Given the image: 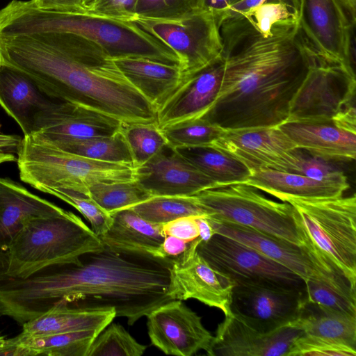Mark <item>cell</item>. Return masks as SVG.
Instances as JSON below:
<instances>
[{"label":"cell","instance_id":"50","mask_svg":"<svg viewBox=\"0 0 356 356\" xmlns=\"http://www.w3.org/2000/svg\"><path fill=\"white\" fill-rule=\"evenodd\" d=\"M23 349L0 334V355L24 356Z\"/></svg>","mask_w":356,"mask_h":356},{"label":"cell","instance_id":"22","mask_svg":"<svg viewBox=\"0 0 356 356\" xmlns=\"http://www.w3.org/2000/svg\"><path fill=\"white\" fill-rule=\"evenodd\" d=\"M65 211L19 183L0 177V278L9 246L25 223L33 218L58 215Z\"/></svg>","mask_w":356,"mask_h":356},{"label":"cell","instance_id":"16","mask_svg":"<svg viewBox=\"0 0 356 356\" xmlns=\"http://www.w3.org/2000/svg\"><path fill=\"white\" fill-rule=\"evenodd\" d=\"M197 238L186 250L173 258L168 294L172 300L190 298L221 310L225 316L232 313L231 302L234 286L227 276L219 273L197 252Z\"/></svg>","mask_w":356,"mask_h":356},{"label":"cell","instance_id":"2","mask_svg":"<svg viewBox=\"0 0 356 356\" xmlns=\"http://www.w3.org/2000/svg\"><path fill=\"white\" fill-rule=\"evenodd\" d=\"M80 260L53 273L0 281V315L23 325L58 302H81L78 307L113 308L131 325L172 300V258L104 245Z\"/></svg>","mask_w":356,"mask_h":356},{"label":"cell","instance_id":"15","mask_svg":"<svg viewBox=\"0 0 356 356\" xmlns=\"http://www.w3.org/2000/svg\"><path fill=\"white\" fill-rule=\"evenodd\" d=\"M0 106L17 123L24 136H32L76 105L49 96L25 73L1 64Z\"/></svg>","mask_w":356,"mask_h":356},{"label":"cell","instance_id":"41","mask_svg":"<svg viewBox=\"0 0 356 356\" xmlns=\"http://www.w3.org/2000/svg\"><path fill=\"white\" fill-rule=\"evenodd\" d=\"M356 350L303 332L293 342L287 356H355Z\"/></svg>","mask_w":356,"mask_h":356},{"label":"cell","instance_id":"4","mask_svg":"<svg viewBox=\"0 0 356 356\" xmlns=\"http://www.w3.org/2000/svg\"><path fill=\"white\" fill-rule=\"evenodd\" d=\"M70 33L89 39L112 58H139L178 65L173 51L133 21L95 14L86 8L54 11L31 0H12L0 9V38Z\"/></svg>","mask_w":356,"mask_h":356},{"label":"cell","instance_id":"38","mask_svg":"<svg viewBox=\"0 0 356 356\" xmlns=\"http://www.w3.org/2000/svg\"><path fill=\"white\" fill-rule=\"evenodd\" d=\"M39 191L54 195L75 208L88 220L90 228L99 236L111 225L112 216L86 194L60 187H44Z\"/></svg>","mask_w":356,"mask_h":356},{"label":"cell","instance_id":"53","mask_svg":"<svg viewBox=\"0 0 356 356\" xmlns=\"http://www.w3.org/2000/svg\"><path fill=\"white\" fill-rule=\"evenodd\" d=\"M204 8L214 13L220 19L224 11L231 5V0H204Z\"/></svg>","mask_w":356,"mask_h":356},{"label":"cell","instance_id":"31","mask_svg":"<svg viewBox=\"0 0 356 356\" xmlns=\"http://www.w3.org/2000/svg\"><path fill=\"white\" fill-rule=\"evenodd\" d=\"M99 334L92 330L42 336L19 334L11 340L15 345L25 349L27 356H88L89 349Z\"/></svg>","mask_w":356,"mask_h":356},{"label":"cell","instance_id":"33","mask_svg":"<svg viewBox=\"0 0 356 356\" xmlns=\"http://www.w3.org/2000/svg\"><path fill=\"white\" fill-rule=\"evenodd\" d=\"M130 209L143 219L160 225L185 216H207L193 196H152Z\"/></svg>","mask_w":356,"mask_h":356},{"label":"cell","instance_id":"54","mask_svg":"<svg viewBox=\"0 0 356 356\" xmlns=\"http://www.w3.org/2000/svg\"><path fill=\"white\" fill-rule=\"evenodd\" d=\"M350 19L355 24L356 23V0H341Z\"/></svg>","mask_w":356,"mask_h":356},{"label":"cell","instance_id":"19","mask_svg":"<svg viewBox=\"0 0 356 356\" xmlns=\"http://www.w3.org/2000/svg\"><path fill=\"white\" fill-rule=\"evenodd\" d=\"M134 181L152 196H193L219 186L169 144L134 168Z\"/></svg>","mask_w":356,"mask_h":356},{"label":"cell","instance_id":"6","mask_svg":"<svg viewBox=\"0 0 356 356\" xmlns=\"http://www.w3.org/2000/svg\"><path fill=\"white\" fill-rule=\"evenodd\" d=\"M16 152L20 179L38 191L60 187L88 195L95 184L134 180L129 165L83 157L33 136H24Z\"/></svg>","mask_w":356,"mask_h":356},{"label":"cell","instance_id":"26","mask_svg":"<svg viewBox=\"0 0 356 356\" xmlns=\"http://www.w3.org/2000/svg\"><path fill=\"white\" fill-rule=\"evenodd\" d=\"M111 215L113 218L111 225L99 236L104 245L163 258L161 247L166 236L163 225L143 219L130 208Z\"/></svg>","mask_w":356,"mask_h":356},{"label":"cell","instance_id":"8","mask_svg":"<svg viewBox=\"0 0 356 356\" xmlns=\"http://www.w3.org/2000/svg\"><path fill=\"white\" fill-rule=\"evenodd\" d=\"M193 196L213 222L240 225L298 245L305 244L292 206L270 200L253 186H216Z\"/></svg>","mask_w":356,"mask_h":356},{"label":"cell","instance_id":"58","mask_svg":"<svg viewBox=\"0 0 356 356\" xmlns=\"http://www.w3.org/2000/svg\"><path fill=\"white\" fill-rule=\"evenodd\" d=\"M1 57H0V66H1Z\"/></svg>","mask_w":356,"mask_h":356},{"label":"cell","instance_id":"29","mask_svg":"<svg viewBox=\"0 0 356 356\" xmlns=\"http://www.w3.org/2000/svg\"><path fill=\"white\" fill-rule=\"evenodd\" d=\"M289 326L305 334L356 350V316L322 308L305 301L298 318Z\"/></svg>","mask_w":356,"mask_h":356},{"label":"cell","instance_id":"47","mask_svg":"<svg viewBox=\"0 0 356 356\" xmlns=\"http://www.w3.org/2000/svg\"><path fill=\"white\" fill-rule=\"evenodd\" d=\"M333 124L343 130L356 134L355 104L349 105L332 118Z\"/></svg>","mask_w":356,"mask_h":356},{"label":"cell","instance_id":"21","mask_svg":"<svg viewBox=\"0 0 356 356\" xmlns=\"http://www.w3.org/2000/svg\"><path fill=\"white\" fill-rule=\"evenodd\" d=\"M222 74L221 56L209 65L184 79L157 108L159 129L204 117L218 95Z\"/></svg>","mask_w":356,"mask_h":356},{"label":"cell","instance_id":"12","mask_svg":"<svg viewBox=\"0 0 356 356\" xmlns=\"http://www.w3.org/2000/svg\"><path fill=\"white\" fill-rule=\"evenodd\" d=\"M197 252L234 284L270 285L303 290L300 277L254 248L229 236L214 234L200 241Z\"/></svg>","mask_w":356,"mask_h":356},{"label":"cell","instance_id":"42","mask_svg":"<svg viewBox=\"0 0 356 356\" xmlns=\"http://www.w3.org/2000/svg\"><path fill=\"white\" fill-rule=\"evenodd\" d=\"M251 16L255 26L265 35L270 33L274 24L289 18H295L289 6L282 1L264 2L243 13Z\"/></svg>","mask_w":356,"mask_h":356},{"label":"cell","instance_id":"37","mask_svg":"<svg viewBox=\"0 0 356 356\" xmlns=\"http://www.w3.org/2000/svg\"><path fill=\"white\" fill-rule=\"evenodd\" d=\"M146 348L123 326L111 323L94 339L88 356H140Z\"/></svg>","mask_w":356,"mask_h":356},{"label":"cell","instance_id":"34","mask_svg":"<svg viewBox=\"0 0 356 356\" xmlns=\"http://www.w3.org/2000/svg\"><path fill=\"white\" fill-rule=\"evenodd\" d=\"M88 195L110 214L152 197L134 180L97 183L89 187Z\"/></svg>","mask_w":356,"mask_h":356},{"label":"cell","instance_id":"3","mask_svg":"<svg viewBox=\"0 0 356 356\" xmlns=\"http://www.w3.org/2000/svg\"><path fill=\"white\" fill-rule=\"evenodd\" d=\"M1 64L28 75L49 96L123 124H157V111L95 42L70 33L0 38Z\"/></svg>","mask_w":356,"mask_h":356},{"label":"cell","instance_id":"52","mask_svg":"<svg viewBox=\"0 0 356 356\" xmlns=\"http://www.w3.org/2000/svg\"><path fill=\"white\" fill-rule=\"evenodd\" d=\"M22 138L17 135L0 134V152H17Z\"/></svg>","mask_w":356,"mask_h":356},{"label":"cell","instance_id":"17","mask_svg":"<svg viewBox=\"0 0 356 356\" xmlns=\"http://www.w3.org/2000/svg\"><path fill=\"white\" fill-rule=\"evenodd\" d=\"M304 290L270 285L235 284L231 312L261 332L290 325L305 304Z\"/></svg>","mask_w":356,"mask_h":356},{"label":"cell","instance_id":"51","mask_svg":"<svg viewBox=\"0 0 356 356\" xmlns=\"http://www.w3.org/2000/svg\"><path fill=\"white\" fill-rule=\"evenodd\" d=\"M195 220L199 229V238L201 241H207L216 234L210 220L206 216H197Z\"/></svg>","mask_w":356,"mask_h":356},{"label":"cell","instance_id":"20","mask_svg":"<svg viewBox=\"0 0 356 356\" xmlns=\"http://www.w3.org/2000/svg\"><path fill=\"white\" fill-rule=\"evenodd\" d=\"M302 331L285 326L270 332L252 327L237 315L225 316L213 336L210 356H287Z\"/></svg>","mask_w":356,"mask_h":356},{"label":"cell","instance_id":"5","mask_svg":"<svg viewBox=\"0 0 356 356\" xmlns=\"http://www.w3.org/2000/svg\"><path fill=\"white\" fill-rule=\"evenodd\" d=\"M104 248L99 236L71 211L33 218L11 242L2 276L26 279L48 267L78 265L82 255Z\"/></svg>","mask_w":356,"mask_h":356},{"label":"cell","instance_id":"10","mask_svg":"<svg viewBox=\"0 0 356 356\" xmlns=\"http://www.w3.org/2000/svg\"><path fill=\"white\" fill-rule=\"evenodd\" d=\"M285 3L316 57L354 71L355 24L341 0H273Z\"/></svg>","mask_w":356,"mask_h":356},{"label":"cell","instance_id":"25","mask_svg":"<svg viewBox=\"0 0 356 356\" xmlns=\"http://www.w3.org/2000/svg\"><path fill=\"white\" fill-rule=\"evenodd\" d=\"M245 184L275 197L282 202L289 198L323 199L343 195L348 182L318 181L307 176L270 169L252 172Z\"/></svg>","mask_w":356,"mask_h":356},{"label":"cell","instance_id":"44","mask_svg":"<svg viewBox=\"0 0 356 356\" xmlns=\"http://www.w3.org/2000/svg\"><path fill=\"white\" fill-rule=\"evenodd\" d=\"M137 1L138 0H95L86 9L109 18L133 21L136 17Z\"/></svg>","mask_w":356,"mask_h":356},{"label":"cell","instance_id":"28","mask_svg":"<svg viewBox=\"0 0 356 356\" xmlns=\"http://www.w3.org/2000/svg\"><path fill=\"white\" fill-rule=\"evenodd\" d=\"M122 124L115 118L76 106L58 121L32 136L51 143L82 140L113 134Z\"/></svg>","mask_w":356,"mask_h":356},{"label":"cell","instance_id":"57","mask_svg":"<svg viewBox=\"0 0 356 356\" xmlns=\"http://www.w3.org/2000/svg\"><path fill=\"white\" fill-rule=\"evenodd\" d=\"M238 1H239V0H231V4L235 3Z\"/></svg>","mask_w":356,"mask_h":356},{"label":"cell","instance_id":"18","mask_svg":"<svg viewBox=\"0 0 356 356\" xmlns=\"http://www.w3.org/2000/svg\"><path fill=\"white\" fill-rule=\"evenodd\" d=\"M146 316L151 343L165 354L191 356L200 350L209 353L213 336L182 300L168 301Z\"/></svg>","mask_w":356,"mask_h":356},{"label":"cell","instance_id":"56","mask_svg":"<svg viewBox=\"0 0 356 356\" xmlns=\"http://www.w3.org/2000/svg\"><path fill=\"white\" fill-rule=\"evenodd\" d=\"M95 0H83L85 8H88Z\"/></svg>","mask_w":356,"mask_h":356},{"label":"cell","instance_id":"48","mask_svg":"<svg viewBox=\"0 0 356 356\" xmlns=\"http://www.w3.org/2000/svg\"><path fill=\"white\" fill-rule=\"evenodd\" d=\"M188 243L177 237L168 235L161 247V257L163 258L177 257L186 250Z\"/></svg>","mask_w":356,"mask_h":356},{"label":"cell","instance_id":"55","mask_svg":"<svg viewBox=\"0 0 356 356\" xmlns=\"http://www.w3.org/2000/svg\"><path fill=\"white\" fill-rule=\"evenodd\" d=\"M16 157L10 152H0V164L6 162L15 161Z\"/></svg>","mask_w":356,"mask_h":356},{"label":"cell","instance_id":"27","mask_svg":"<svg viewBox=\"0 0 356 356\" xmlns=\"http://www.w3.org/2000/svg\"><path fill=\"white\" fill-rule=\"evenodd\" d=\"M113 60L128 81L156 111L183 81L178 65L139 58H117Z\"/></svg>","mask_w":356,"mask_h":356},{"label":"cell","instance_id":"45","mask_svg":"<svg viewBox=\"0 0 356 356\" xmlns=\"http://www.w3.org/2000/svg\"><path fill=\"white\" fill-rule=\"evenodd\" d=\"M196 217L193 216L181 217L163 224V232L166 236H174L190 243L199 237Z\"/></svg>","mask_w":356,"mask_h":356},{"label":"cell","instance_id":"49","mask_svg":"<svg viewBox=\"0 0 356 356\" xmlns=\"http://www.w3.org/2000/svg\"><path fill=\"white\" fill-rule=\"evenodd\" d=\"M266 1L267 0H239L232 3L222 14L220 22L225 19L239 16Z\"/></svg>","mask_w":356,"mask_h":356},{"label":"cell","instance_id":"9","mask_svg":"<svg viewBox=\"0 0 356 356\" xmlns=\"http://www.w3.org/2000/svg\"><path fill=\"white\" fill-rule=\"evenodd\" d=\"M133 22L173 51L183 80L222 56L220 19L207 8L177 19L136 17Z\"/></svg>","mask_w":356,"mask_h":356},{"label":"cell","instance_id":"59","mask_svg":"<svg viewBox=\"0 0 356 356\" xmlns=\"http://www.w3.org/2000/svg\"><path fill=\"white\" fill-rule=\"evenodd\" d=\"M0 127H1V125H0Z\"/></svg>","mask_w":356,"mask_h":356},{"label":"cell","instance_id":"46","mask_svg":"<svg viewBox=\"0 0 356 356\" xmlns=\"http://www.w3.org/2000/svg\"><path fill=\"white\" fill-rule=\"evenodd\" d=\"M38 9L67 11L85 8L83 0H31Z\"/></svg>","mask_w":356,"mask_h":356},{"label":"cell","instance_id":"32","mask_svg":"<svg viewBox=\"0 0 356 356\" xmlns=\"http://www.w3.org/2000/svg\"><path fill=\"white\" fill-rule=\"evenodd\" d=\"M48 143L66 152L90 159L134 168L131 154L121 128L109 136Z\"/></svg>","mask_w":356,"mask_h":356},{"label":"cell","instance_id":"14","mask_svg":"<svg viewBox=\"0 0 356 356\" xmlns=\"http://www.w3.org/2000/svg\"><path fill=\"white\" fill-rule=\"evenodd\" d=\"M210 146L236 159L251 172L261 169L297 173L301 150L278 127L225 129Z\"/></svg>","mask_w":356,"mask_h":356},{"label":"cell","instance_id":"13","mask_svg":"<svg viewBox=\"0 0 356 356\" xmlns=\"http://www.w3.org/2000/svg\"><path fill=\"white\" fill-rule=\"evenodd\" d=\"M354 71L313 57L293 97L287 120L332 122L344 108L355 104Z\"/></svg>","mask_w":356,"mask_h":356},{"label":"cell","instance_id":"35","mask_svg":"<svg viewBox=\"0 0 356 356\" xmlns=\"http://www.w3.org/2000/svg\"><path fill=\"white\" fill-rule=\"evenodd\" d=\"M121 130L131 154L134 168L146 163L168 144L156 123H122Z\"/></svg>","mask_w":356,"mask_h":356},{"label":"cell","instance_id":"7","mask_svg":"<svg viewBox=\"0 0 356 356\" xmlns=\"http://www.w3.org/2000/svg\"><path fill=\"white\" fill-rule=\"evenodd\" d=\"M304 243L356 286V197L289 198Z\"/></svg>","mask_w":356,"mask_h":356},{"label":"cell","instance_id":"36","mask_svg":"<svg viewBox=\"0 0 356 356\" xmlns=\"http://www.w3.org/2000/svg\"><path fill=\"white\" fill-rule=\"evenodd\" d=\"M161 130L173 147L211 145L225 131L203 118L181 122Z\"/></svg>","mask_w":356,"mask_h":356},{"label":"cell","instance_id":"40","mask_svg":"<svg viewBox=\"0 0 356 356\" xmlns=\"http://www.w3.org/2000/svg\"><path fill=\"white\" fill-rule=\"evenodd\" d=\"M306 302L331 311L356 316V300L313 280L305 281Z\"/></svg>","mask_w":356,"mask_h":356},{"label":"cell","instance_id":"23","mask_svg":"<svg viewBox=\"0 0 356 356\" xmlns=\"http://www.w3.org/2000/svg\"><path fill=\"white\" fill-rule=\"evenodd\" d=\"M278 128L309 154L327 161H350L356 156V134L333 122L286 120Z\"/></svg>","mask_w":356,"mask_h":356},{"label":"cell","instance_id":"39","mask_svg":"<svg viewBox=\"0 0 356 356\" xmlns=\"http://www.w3.org/2000/svg\"><path fill=\"white\" fill-rule=\"evenodd\" d=\"M204 8V0H138L136 15L154 19H177Z\"/></svg>","mask_w":356,"mask_h":356},{"label":"cell","instance_id":"24","mask_svg":"<svg viewBox=\"0 0 356 356\" xmlns=\"http://www.w3.org/2000/svg\"><path fill=\"white\" fill-rule=\"evenodd\" d=\"M116 317L111 307H70L64 301L22 325L24 336H42L79 330L101 332Z\"/></svg>","mask_w":356,"mask_h":356},{"label":"cell","instance_id":"1","mask_svg":"<svg viewBox=\"0 0 356 356\" xmlns=\"http://www.w3.org/2000/svg\"><path fill=\"white\" fill-rule=\"evenodd\" d=\"M223 74L220 92L203 118L223 129L277 127L314 54L295 18L276 22L268 35L243 14L220 24Z\"/></svg>","mask_w":356,"mask_h":356},{"label":"cell","instance_id":"43","mask_svg":"<svg viewBox=\"0 0 356 356\" xmlns=\"http://www.w3.org/2000/svg\"><path fill=\"white\" fill-rule=\"evenodd\" d=\"M300 150V161L296 174L302 175L318 181L348 182L347 177L344 172L330 164L329 161L314 156L307 152V154L303 153L302 149Z\"/></svg>","mask_w":356,"mask_h":356},{"label":"cell","instance_id":"11","mask_svg":"<svg viewBox=\"0 0 356 356\" xmlns=\"http://www.w3.org/2000/svg\"><path fill=\"white\" fill-rule=\"evenodd\" d=\"M210 222L215 233L229 236L254 248L305 282L313 280L322 283L356 300V286L308 243L298 245L245 227Z\"/></svg>","mask_w":356,"mask_h":356},{"label":"cell","instance_id":"30","mask_svg":"<svg viewBox=\"0 0 356 356\" xmlns=\"http://www.w3.org/2000/svg\"><path fill=\"white\" fill-rule=\"evenodd\" d=\"M175 149L219 186L245 184L250 170L231 155L210 145Z\"/></svg>","mask_w":356,"mask_h":356}]
</instances>
